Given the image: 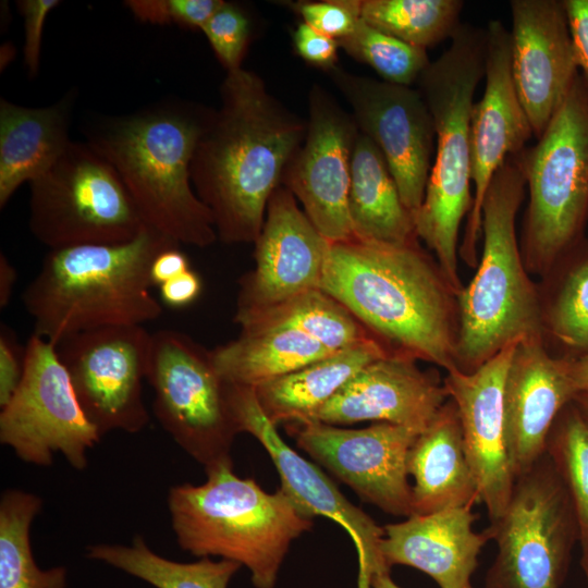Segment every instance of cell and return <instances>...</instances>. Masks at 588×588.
<instances>
[{
  "label": "cell",
  "instance_id": "603a6c76",
  "mask_svg": "<svg viewBox=\"0 0 588 588\" xmlns=\"http://www.w3.org/2000/svg\"><path fill=\"white\" fill-rule=\"evenodd\" d=\"M577 389L565 357L548 352L544 339L519 341L504 381L509 457L515 478L546 453L549 433Z\"/></svg>",
  "mask_w": 588,
  "mask_h": 588
},
{
  "label": "cell",
  "instance_id": "8fae6325",
  "mask_svg": "<svg viewBox=\"0 0 588 588\" xmlns=\"http://www.w3.org/2000/svg\"><path fill=\"white\" fill-rule=\"evenodd\" d=\"M146 381L161 427L205 470L233 463L238 432L228 383L217 371L211 350L173 329L152 333Z\"/></svg>",
  "mask_w": 588,
  "mask_h": 588
},
{
  "label": "cell",
  "instance_id": "7a4b0ae2",
  "mask_svg": "<svg viewBox=\"0 0 588 588\" xmlns=\"http://www.w3.org/2000/svg\"><path fill=\"white\" fill-rule=\"evenodd\" d=\"M320 289L346 307L393 354L456 367L455 292L418 242L353 237L331 243Z\"/></svg>",
  "mask_w": 588,
  "mask_h": 588
},
{
  "label": "cell",
  "instance_id": "4dcf8cb0",
  "mask_svg": "<svg viewBox=\"0 0 588 588\" xmlns=\"http://www.w3.org/2000/svg\"><path fill=\"white\" fill-rule=\"evenodd\" d=\"M546 278L551 283L540 296L543 336L563 350L560 357L588 355V238L577 243Z\"/></svg>",
  "mask_w": 588,
  "mask_h": 588
},
{
  "label": "cell",
  "instance_id": "1f68e13d",
  "mask_svg": "<svg viewBox=\"0 0 588 588\" xmlns=\"http://www.w3.org/2000/svg\"><path fill=\"white\" fill-rule=\"evenodd\" d=\"M87 556L140 578L156 588H226L241 565L230 560L200 558L193 563L168 560L135 535L132 543L89 546Z\"/></svg>",
  "mask_w": 588,
  "mask_h": 588
},
{
  "label": "cell",
  "instance_id": "f1b7e54d",
  "mask_svg": "<svg viewBox=\"0 0 588 588\" xmlns=\"http://www.w3.org/2000/svg\"><path fill=\"white\" fill-rule=\"evenodd\" d=\"M333 354L305 333L286 327L243 329L211 350L213 365L231 384L256 388Z\"/></svg>",
  "mask_w": 588,
  "mask_h": 588
},
{
  "label": "cell",
  "instance_id": "3957f363",
  "mask_svg": "<svg viewBox=\"0 0 588 588\" xmlns=\"http://www.w3.org/2000/svg\"><path fill=\"white\" fill-rule=\"evenodd\" d=\"M212 110L164 102L109 118L87 135L113 167L146 225L180 245L207 247L218 235L191 180V162Z\"/></svg>",
  "mask_w": 588,
  "mask_h": 588
},
{
  "label": "cell",
  "instance_id": "4fadbf2b",
  "mask_svg": "<svg viewBox=\"0 0 588 588\" xmlns=\"http://www.w3.org/2000/svg\"><path fill=\"white\" fill-rule=\"evenodd\" d=\"M151 338L143 326H112L56 344L77 399L101 436L113 430L136 433L148 425L143 382Z\"/></svg>",
  "mask_w": 588,
  "mask_h": 588
},
{
  "label": "cell",
  "instance_id": "f6af8a7d",
  "mask_svg": "<svg viewBox=\"0 0 588 588\" xmlns=\"http://www.w3.org/2000/svg\"><path fill=\"white\" fill-rule=\"evenodd\" d=\"M173 245L161 250L152 260L149 275L152 286H160L191 269L187 256Z\"/></svg>",
  "mask_w": 588,
  "mask_h": 588
},
{
  "label": "cell",
  "instance_id": "ba28073f",
  "mask_svg": "<svg viewBox=\"0 0 588 588\" xmlns=\"http://www.w3.org/2000/svg\"><path fill=\"white\" fill-rule=\"evenodd\" d=\"M528 191L520 250L547 277L585 237L588 221V95L580 75L543 133L519 154Z\"/></svg>",
  "mask_w": 588,
  "mask_h": 588
},
{
  "label": "cell",
  "instance_id": "484cf974",
  "mask_svg": "<svg viewBox=\"0 0 588 588\" xmlns=\"http://www.w3.org/2000/svg\"><path fill=\"white\" fill-rule=\"evenodd\" d=\"M73 99L32 108L0 99V208L24 183H30L62 156Z\"/></svg>",
  "mask_w": 588,
  "mask_h": 588
},
{
  "label": "cell",
  "instance_id": "681fc988",
  "mask_svg": "<svg viewBox=\"0 0 588 588\" xmlns=\"http://www.w3.org/2000/svg\"><path fill=\"white\" fill-rule=\"evenodd\" d=\"M368 585L371 588H401L392 579L390 571H382L375 573L370 578Z\"/></svg>",
  "mask_w": 588,
  "mask_h": 588
},
{
  "label": "cell",
  "instance_id": "e0dca14e",
  "mask_svg": "<svg viewBox=\"0 0 588 588\" xmlns=\"http://www.w3.org/2000/svg\"><path fill=\"white\" fill-rule=\"evenodd\" d=\"M485 77V90L473 106L470 120L474 200L458 248V256L471 268L479 260L481 209L491 180L534 137L512 74L511 33L499 20L486 27Z\"/></svg>",
  "mask_w": 588,
  "mask_h": 588
},
{
  "label": "cell",
  "instance_id": "d590c367",
  "mask_svg": "<svg viewBox=\"0 0 588 588\" xmlns=\"http://www.w3.org/2000/svg\"><path fill=\"white\" fill-rule=\"evenodd\" d=\"M338 42L348 56L369 65L392 84L417 83L431 62L427 50L381 32L362 19L355 29Z\"/></svg>",
  "mask_w": 588,
  "mask_h": 588
},
{
  "label": "cell",
  "instance_id": "ab89813d",
  "mask_svg": "<svg viewBox=\"0 0 588 588\" xmlns=\"http://www.w3.org/2000/svg\"><path fill=\"white\" fill-rule=\"evenodd\" d=\"M16 8L24 24L23 61L29 77H35L40 68L42 30L49 13L59 0H19Z\"/></svg>",
  "mask_w": 588,
  "mask_h": 588
},
{
  "label": "cell",
  "instance_id": "8992f818",
  "mask_svg": "<svg viewBox=\"0 0 588 588\" xmlns=\"http://www.w3.org/2000/svg\"><path fill=\"white\" fill-rule=\"evenodd\" d=\"M486 28L462 23L449 48L417 82L431 113L436 148L425 198L415 216L416 234L433 253L455 294L460 229L474 200L470 120L476 88L485 76Z\"/></svg>",
  "mask_w": 588,
  "mask_h": 588
},
{
  "label": "cell",
  "instance_id": "44dd1931",
  "mask_svg": "<svg viewBox=\"0 0 588 588\" xmlns=\"http://www.w3.org/2000/svg\"><path fill=\"white\" fill-rule=\"evenodd\" d=\"M512 74L538 138L578 76L563 0H512Z\"/></svg>",
  "mask_w": 588,
  "mask_h": 588
},
{
  "label": "cell",
  "instance_id": "277c9868",
  "mask_svg": "<svg viewBox=\"0 0 588 588\" xmlns=\"http://www.w3.org/2000/svg\"><path fill=\"white\" fill-rule=\"evenodd\" d=\"M179 243L146 225L132 241L51 249L21 301L34 334L54 344L81 332L143 326L162 315L151 294L154 258Z\"/></svg>",
  "mask_w": 588,
  "mask_h": 588
},
{
  "label": "cell",
  "instance_id": "d6986e66",
  "mask_svg": "<svg viewBox=\"0 0 588 588\" xmlns=\"http://www.w3.org/2000/svg\"><path fill=\"white\" fill-rule=\"evenodd\" d=\"M330 244L280 184L269 198L254 243L255 266L240 278L234 317L320 287Z\"/></svg>",
  "mask_w": 588,
  "mask_h": 588
},
{
  "label": "cell",
  "instance_id": "9a60e30c",
  "mask_svg": "<svg viewBox=\"0 0 588 588\" xmlns=\"http://www.w3.org/2000/svg\"><path fill=\"white\" fill-rule=\"evenodd\" d=\"M299 449L360 500L385 514L413 515L407 455L418 431L389 422L346 429L321 421L290 424Z\"/></svg>",
  "mask_w": 588,
  "mask_h": 588
},
{
  "label": "cell",
  "instance_id": "7c38bea8",
  "mask_svg": "<svg viewBox=\"0 0 588 588\" xmlns=\"http://www.w3.org/2000/svg\"><path fill=\"white\" fill-rule=\"evenodd\" d=\"M21 382L0 412V442L25 463L49 466L61 454L76 470L101 433L86 416L56 344L36 334L25 345Z\"/></svg>",
  "mask_w": 588,
  "mask_h": 588
},
{
  "label": "cell",
  "instance_id": "9c48e42d",
  "mask_svg": "<svg viewBox=\"0 0 588 588\" xmlns=\"http://www.w3.org/2000/svg\"><path fill=\"white\" fill-rule=\"evenodd\" d=\"M28 185L29 230L49 250L122 244L146 226L117 171L87 142L72 140Z\"/></svg>",
  "mask_w": 588,
  "mask_h": 588
},
{
  "label": "cell",
  "instance_id": "7dc6e473",
  "mask_svg": "<svg viewBox=\"0 0 588 588\" xmlns=\"http://www.w3.org/2000/svg\"><path fill=\"white\" fill-rule=\"evenodd\" d=\"M566 358V357H565ZM569 373L577 392L588 388V355L577 358H566Z\"/></svg>",
  "mask_w": 588,
  "mask_h": 588
},
{
  "label": "cell",
  "instance_id": "f907efd6",
  "mask_svg": "<svg viewBox=\"0 0 588 588\" xmlns=\"http://www.w3.org/2000/svg\"><path fill=\"white\" fill-rule=\"evenodd\" d=\"M580 565L588 583V542L581 544Z\"/></svg>",
  "mask_w": 588,
  "mask_h": 588
},
{
  "label": "cell",
  "instance_id": "f35d334b",
  "mask_svg": "<svg viewBox=\"0 0 588 588\" xmlns=\"http://www.w3.org/2000/svg\"><path fill=\"white\" fill-rule=\"evenodd\" d=\"M303 23L336 40L350 35L360 21V0L284 2Z\"/></svg>",
  "mask_w": 588,
  "mask_h": 588
},
{
  "label": "cell",
  "instance_id": "c3c4849f",
  "mask_svg": "<svg viewBox=\"0 0 588 588\" xmlns=\"http://www.w3.org/2000/svg\"><path fill=\"white\" fill-rule=\"evenodd\" d=\"M572 404L578 412L579 416L588 427V388L579 390L573 401Z\"/></svg>",
  "mask_w": 588,
  "mask_h": 588
},
{
  "label": "cell",
  "instance_id": "83f0119b",
  "mask_svg": "<svg viewBox=\"0 0 588 588\" xmlns=\"http://www.w3.org/2000/svg\"><path fill=\"white\" fill-rule=\"evenodd\" d=\"M348 212L356 238L389 245L419 240L383 155L360 132L352 155Z\"/></svg>",
  "mask_w": 588,
  "mask_h": 588
},
{
  "label": "cell",
  "instance_id": "7402d4cb",
  "mask_svg": "<svg viewBox=\"0 0 588 588\" xmlns=\"http://www.w3.org/2000/svg\"><path fill=\"white\" fill-rule=\"evenodd\" d=\"M449 400L438 372L417 359L388 354L362 368L316 414L314 421L352 425L389 422L425 430Z\"/></svg>",
  "mask_w": 588,
  "mask_h": 588
},
{
  "label": "cell",
  "instance_id": "5bb4252c",
  "mask_svg": "<svg viewBox=\"0 0 588 588\" xmlns=\"http://www.w3.org/2000/svg\"><path fill=\"white\" fill-rule=\"evenodd\" d=\"M324 72L350 105L359 132L383 155L415 219L425 198L436 140L432 117L420 91L339 65Z\"/></svg>",
  "mask_w": 588,
  "mask_h": 588
},
{
  "label": "cell",
  "instance_id": "bcb514c9",
  "mask_svg": "<svg viewBox=\"0 0 588 588\" xmlns=\"http://www.w3.org/2000/svg\"><path fill=\"white\" fill-rule=\"evenodd\" d=\"M17 280L15 267L11 264L8 257L1 252L0 254V308L4 309L10 304L14 286Z\"/></svg>",
  "mask_w": 588,
  "mask_h": 588
},
{
  "label": "cell",
  "instance_id": "6da1fadb",
  "mask_svg": "<svg viewBox=\"0 0 588 588\" xmlns=\"http://www.w3.org/2000/svg\"><path fill=\"white\" fill-rule=\"evenodd\" d=\"M307 120L248 70L226 72L191 162L193 187L225 244L255 243L270 196L304 142Z\"/></svg>",
  "mask_w": 588,
  "mask_h": 588
},
{
  "label": "cell",
  "instance_id": "7bdbcfd3",
  "mask_svg": "<svg viewBox=\"0 0 588 588\" xmlns=\"http://www.w3.org/2000/svg\"><path fill=\"white\" fill-rule=\"evenodd\" d=\"M579 75L588 95V0H563Z\"/></svg>",
  "mask_w": 588,
  "mask_h": 588
},
{
  "label": "cell",
  "instance_id": "d6a6232c",
  "mask_svg": "<svg viewBox=\"0 0 588 588\" xmlns=\"http://www.w3.org/2000/svg\"><path fill=\"white\" fill-rule=\"evenodd\" d=\"M42 509L40 497L7 489L0 499V588H65L66 569H40L30 546V526Z\"/></svg>",
  "mask_w": 588,
  "mask_h": 588
},
{
  "label": "cell",
  "instance_id": "ee69618b",
  "mask_svg": "<svg viewBox=\"0 0 588 588\" xmlns=\"http://www.w3.org/2000/svg\"><path fill=\"white\" fill-rule=\"evenodd\" d=\"M201 287L200 277L189 269L159 286L161 304L171 308H184L198 298Z\"/></svg>",
  "mask_w": 588,
  "mask_h": 588
},
{
  "label": "cell",
  "instance_id": "52a82bcc",
  "mask_svg": "<svg viewBox=\"0 0 588 588\" xmlns=\"http://www.w3.org/2000/svg\"><path fill=\"white\" fill-rule=\"evenodd\" d=\"M201 485L168 492L171 526L180 548L198 558L220 556L245 566L256 588H273L293 540L313 528L281 490L266 492L238 477L233 463L206 469Z\"/></svg>",
  "mask_w": 588,
  "mask_h": 588
},
{
  "label": "cell",
  "instance_id": "836d02e7",
  "mask_svg": "<svg viewBox=\"0 0 588 588\" xmlns=\"http://www.w3.org/2000/svg\"><path fill=\"white\" fill-rule=\"evenodd\" d=\"M462 0H360V17L408 45L427 50L461 26Z\"/></svg>",
  "mask_w": 588,
  "mask_h": 588
},
{
  "label": "cell",
  "instance_id": "4316f807",
  "mask_svg": "<svg viewBox=\"0 0 588 588\" xmlns=\"http://www.w3.org/2000/svg\"><path fill=\"white\" fill-rule=\"evenodd\" d=\"M388 354L393 353L369 338L254 388L257 401L275 427L314 421L317 412L362 368Z\"/></svg>",
  "mask_w": 588,
  "mask_h": 588
},
{
  "label": "cell",
  "instance_id": "2e32d148",
  "mask_svg": "<svg viewBox=\"0 0 588 588\" xmlns=\"http://www.w3.org/2000/svg\"><path fill=\"white\" fill-rule=\"evenodd\" d=\"M359 134L352 113L322 86L308 93L307 131L289 161L281 185L330 243L354 237L348 212L353 149Z\"/></svg>",
  "mask_w": 588,
  "mask_h": 588
},
{
  "label": "cell",
  "instance_id": "ac0fdd59",
  "mask_svg": "<svg viewBox=\"0 0 588 588\" xmlns=\"http://www.w3.org/2000/svg\"><path fill=\"white\" fill-rule=\"evenodd\" d=\"M228 396L238 432H248L260 442L280 476V489L301 513L313 519L328 517L350 534L359 556L362 588L375 573L390 571L379 551L384 529L350 502L319 467L283 441L262 412L254 388L228 383Z\"/></svg>",
  "mask_w": 588,
  "mask_h": 588
},
{
  "label": "cell",
  "instance_id": "74e56055",
  "mask_svg": "<svg viewBox=\"0 0 588 588\" xmlns=\"http://www.w3.org/2000/svg\"><path fill=\"white\" fill-rule=\"evenodd\" d=\"M222 0H127L124 5L142 23L200 30Z\"/></svg>",
  "mask_w": 588,
  "mask_h": 588
},
{
  "label": "cell",
  "instance_id": "cb8c5ba5",
  "mask_svg": "<svg viewBox=\"0 0 588 588\" xmlns=\"http://www.w3.org/2000/svg\"><path fill=\"white\" fill-rule=\"evenodd\" d=\"M476 519L473 506L413 514L383 527L380 554L388 567H414L440 588H474L479 554L490 540L485 529L475 531Z\"/></svg>",
  "mask_w": 588,
  "mask_h": 588
},
{
  "label": "cell",
  "instance_id": "8d00e7d4",
  "mask_svg": "<svg viewBox=\"0 0 588 588\" xmlns=\"http://www.w3.org/2000/svg\"><path fill=\"white\" fill-rule=\"evenodd\" d=\"M200 30L226 72L242 69L252 23L240 4L222 0Z\"/></svg>",
  "mask_w": 588,
  "mask_h": 588
},
{
  "label": "cell",
  "instance_id": "e575fe53",
  "mask_svg": "<svg viewBox=\"0 0 588 588\" xmlns=\"http://www.w3.org/2000/svg\"><path fill=\"white\" fill-rule=\"evenodd\" d=\"M546 455L564 482L576 513L580 544L588 542V427L572 404L556 418Z\"/></svg>",
  "mask_w": 588,
  "mask_h": 588
},
{
  "label": "cell",
  "instance_id": "b9f144b4",
  "mask_svg": "<svg viewBox=\"0 0 588 588\" xmlns=\"http://www.w3.org/2000/svg\"><path fill=\"white\" fill-rule=\"evenodd\" d=\"M293 42L297 54L309 64L324 71L338 65V40L306 23L298 24L293 34Z\"/></svg>",
  "mask_w": 588,
  "mask_h": 588
},
{
  "label": "cell",
  "instance_id": "ffe728a7",
  "mask_svg": "<svg viewBox=\"0 0 588 588\" xmlns=\"http://www.w3.org/2000/svg\"><path fill=\"white\" fill-rule=\"evenodd\" d=\"M517 343L470 372L454 369L443 378L460 414L466 456L490 522L507 506L516 480L506 444L503 394Z\"/></svg>",
  "mask_w": 588,
  "mask_h": 588
},
{
  "label": "cell",
  "instance_id": "60d3db41",
  "mask_svg": "<svg viewBox=\"0 0 588 588\" xmlns=\"http://www.w3.org/2000/svg\"><path fill=\"white\" fill-rule=\"evenodd\" d=\"M25 350V346L20 345L14 331L2 323L0 329V407L10 401L21 382Z\"/></svg>",
  "mask_w": 588,
  "mask_h": 588
},
{
  "label": "cell",
  "instance_id": "d4e9b609",
  "mask_svg": "<svg viewBox=\"0 0 588 588\" xmlns=\"http://www.w3.org/2000/svg\"><path fill=\"white\" fill-rule=\"evenodd\" d=\"M407 473L414 480L413 514L424 515L480 503L465 452L460 414L450 397L412 444Z\"/></svg>",
  "mask_w": 588,
  "mask_h": 588
},
{
  "label": "cell",
  "instance_id": "5b68a950",
  "mask_svg": "<svg viewBox=\"0 0 588 588\" xmlns=\"http://www.w3.org/2000/svg\"><path fill=\"white\" fill-rule=\"evenodd\" d=\"M526 192L518 154L493 175L481 209L476 273L456 293V367L470 372L506 346L544 339L539 292L525 267L516 218Z\"/></svg>",
  "mask_w": 588,
  "mask_h": 588
},
{
  "label": "cell",
  "instance_id": "30bf717a",
  "mask_svg": "<svg viewBox=\"0 0 588 588\" xmlns=\"http://www.w3.org/2000/svg\"><path fill=\"white\" fill-rule=\"evenodd\" d=\"M497 543L483 588H562L579 527L569 493L544 455L515 480L485 529Z\"/></svg>",
  "mask_w": 588,
  "mask_h": 588
},
{
  "label": "cell",
  "instance_id": "f546056e",
  "mask_svg": "<svg viewBox=\"0 0 588 588\" xmlns=\"http://www.w3.org/2000/svg\"><path fill=\"white\" fill-rule=\"evenodd\" d=\"M234 321L241 330L268 327L296 329L332 353L375 338L346 307L320 287L273 306L236 316Z\"/></svg>",
  "mask_w": 588,
  "mask_h": 588
}]
</instances>
